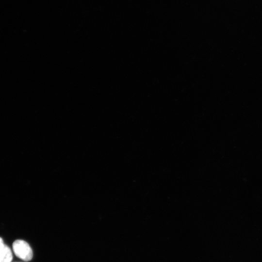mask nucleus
Wrapping results in <instances>:
<instances>
[{"instance_id": "obj_3", "label": "nucleus", "mask_w": 262, "mask_h": 262, "mask_svg": "<svg viewBox=\"0 0 262 262\" xmlns=\"http://www.w3.org/2000/svg\"><path fill=\"white\" fill-rule=\"evenodd\" d=\"M4 245V244L3 243V240L0 237V249Z\"/></svg>"}, {"instance_id": "obj_1", "label": "nucleus", "mask_w": 262, "mask_h": 262, "mask_svg": "<svg viewBox=\"0 0 262 262\" xmlns=\"http://www.w3.org/2000/svg\"><path fill=\"white\" fill-rule=\"evenodd\" d=\"M13 251L16 257L25 262L33 258V251L30 245L25 241L16 240L13 243Z\"/></svg>"}, {"instance_id": "obj_2", "label": "nucleus", "mask_w": 262, "mask_h": 262, "mask_svg": "<svg viewBox=\"0 0 262 262\" xmlns=\"http://www.w3.org/2000/svg\"><path fill=\"white\" fill-rule=\"evenodd\" d=\"M12 259L11 249L4 244L0 249V262H11Z\"/></svg>"}]
</instances>
